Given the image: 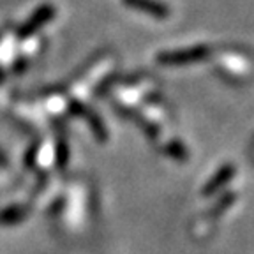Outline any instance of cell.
<instances>
[{
	"label": "cell",
	"instance_id": "2",
	"mask_svg": "<svg viewBox=\"0 0 254 254\" xmlns=\"http://www.w3.org/2000/svg\"><path fill=\"white\" fill-rule=\"evenodd\" d=\"M124 4L136 9V11L147 12V14L159 18V20L170 16V9L164 4H161V2H157V0H124Z\"/></svg>",
	"mask_w": 254,
	"mask_h": 254
},
{
	"label": "cell",
	"instance_id": "3",
	"mask_svg": "<svg viewBox=\"0 0 254 254\" xmlns=\"http://www.w3.org/2000/svg\"><path fill=\"white\" fill-rule=\"evenodd\" d=\"M233 173H235L233 166H224V168H221V170H219V173L215 175V177L210 180V182L206 184V187L203 189V194L208 196V194H212V192H215V190H217L219 187L222 186V184H226L228 180H230L231 177H233Z\"/></svg>",
	"mask_w": 254,
	"mask_h": 254
},
{
	"label": "cell",
	"instance_id": "1",
	"mask_svg": "<svg viewBox=\"0 0 254 254\" xmlns=\"http://www.w3.org/2000/svg\"><path fill=\"white\" fill-rule=\"evenodd\" d=\"M208 57V48L206 46H194L187 50H177V52L163 53L159 57L161 64H171V65H180V64H190L196 60H203Z\"/></svg>",
	"mask_w": 254,
	"mask_h": 254
}]
</instances>
